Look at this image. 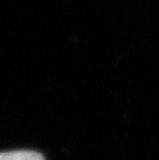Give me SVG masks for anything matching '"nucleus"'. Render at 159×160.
<instances>
[{"label": "nucleus", "instance_id": "f257e3e1", "mask_svg": "<svg viewBox=\"0 0 159 160\" xmlns=\"http://www.w3.org/2000/svg\"><path fill=\"white\" fill-rule=\"evenodd\" d=\"M0 160H46L42 154L29 150H18L0 153Z\"/></svg>", "mask_w": 159, "mask_h": 160}]
</instances>
